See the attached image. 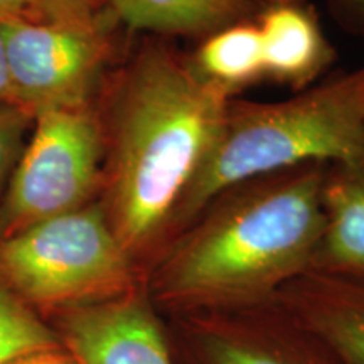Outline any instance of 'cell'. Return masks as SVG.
<instances>
[{
  "mask_svg": "<svg viewBox=\"0 0 364 364\" xmlns=\"http://www.w3.org/2000/svg\"><path fill=\"white\" fill-rule=\"evenodd\" d=\"M230 98L204 83L177 41L145 36L97 95L103 127L98 201L147 273L169 245L182 199L221 130Z\"/></svg>",
  "mask_w": 364,
  "mask_h": 364,
  "instance_id": "cell-1",
  "label": "cell"
},
{
  "mask_svg": "<svg viewBox=\"0 0 364 364\" xmlns=\"http://www.w3.org/2000/svg\"><path fill=\"white\" fill-rule=\"evenodd\" d=\"M329 164L223 191L159 255L144 284L162 316L267 302L312 268Z\"/></svg>",
  "mask_w": 364,
  "mask_h": 364,
  "instance_id": "cell-2",
  "label": "cell"
},
{
  "mask_svg": "<svg viewBox=\"0 0 364 364\" xmlns=\"http://www.w3.org/2000/svg\"><path fill=\"white\" fill-rule=\"evenodd\" d=\"M316 162L364 164V65L282 102L230 100L216 142L177 209L171 241L223 191Z\"/></svg>",
  "mask_w": 364,
  "mask_h": 364,
  "instance_id": "cell-3",
  "label": "cell"
},
{
  "mask_svg": "<svg viewBox=\"0 0 364 364\" xmlns=\"http://www.w3.org/2000/svg\"><path fill=\"white\" fill-rule=\"evenodd\" d=\"M0 280L49 316L122 297L144 282L98 199L0 238Z\"/></svg>",
  "mask_w": 364,
  "mask_h": 364,
  "instance_id": "cell-4",
  "label": "cell"
},
{
  "mask_svg": "<svg viewBox=\"0 0 364 364\" xmlns=\"http://www.w3.org/2000/svg\"><path fill=\"white\" fill-rule=\"evenodd\" d=\"M103 127L93 102L34 117L0 206V238L97 201L103 181Z\"/></svg>",
  "mask_w": 364,
  "mask_h": 364,
  "instance_id": "cell-5",
  "label": "cell"
},
{
  "mask_svg": "<svg viewBox=\"0 0 364 364\" xmlns=\"http://www.w3.org/2000/svg\"><path fill=\"white\" fill-rule=\"evenodd\" d=\"M107 14L93 22L4 19L12 102L29 117L93 102L115 56Z\"/></svg>",
  "mask_w": 364,
  "mask_h": 364,
  "instance_id": "cell-6",
  "label": "cell"
},
{
  "mask_svg": "<svg viewBox=\"0 0 364 364\" xmlns=\"http://www.w3.org/2000/svg\"><path fill=\"white\" fill-rule=\"evenodd\" d=\"M162 317L174 364H351L275 297Z\"/></svg>",
  "mask_w": 364,
  "mask_h": 364,
  "instance_id": "cell-7",
  "label": "cell"
},
{
  "mask_svg": "<svg viewBox=\"0 0 364 364\" xmlns=\"http://www.w3.org/2000/svg\"><path fill=\"white\" fill-rule=\"evenodd\" d=\"M49 317L76 364H174L164 317L144 282L122 297Z\"/></svg>",
  "mask_w": 364,
  "mask_h": 364,
  "instance_id": "cell-8",
  "label": "cell"
},
{
  "mask_svg": "<svg viewBox=\"0 0 364 364\" xmlns=\"http://www.w3.org/2000/svg\"><path fill=\"white\" fill-rule=\"evenodd\" d=\"M253 21L262 36L265 80L297 93L334 65L336 48L309 0H263Z\"/></svg>",
  "mask_w": 364,
  "mask_h": 364,
  "instance_id": "cell-9",
  "label": "cell"
},
{
  "mask_svg": "<svg viewBox=\"0 0 364 364\" xmlns=\"http://www.w3.org/2000/svg\"><path fill=\"white\" fill-rule=\"evenodd\" d=\"M275 299L349 363L364 364V282L311 270L282 287Z\"/></svg>",
  "mask_w": 364,
  "mask_h": 364,
  "instance_id": "cell-10",
  "label": "cell"
},
{
  "mask_svg": "<svg viewBox=\"0 0 364 364\" xmlns=\"http://www.w3.org/2000/svg\"><path fill=\"white\" fill-rule=\"evenodd\" d=\"M311 270L364 282V164L327 166Z\"/></svg>",
  "mask_w": 364,
  "mask_h": 364,
  "instance_id": "cell-11",
  "label": "cell"
},
{
  "mask_svg": "<svg viewBox=\"0 0 364 364\" xmlns=\"http://www.w3.org/2000/svg\"><path fill=\"white\" fill-rule=\"evenodd\" d=\"M263 0H103V11L132 33L166 39L206 38L253 19Z\"/></svg>",
  "mask_w": 364,
  "mask_h": 364,
  "instance_id": "cell-12",
  "label": "cell"
},
{
  "mask_svg": "<svg viewBox=\"0 0 364 364\" xmlns=\"http://www.w3.org/2000/svg\"><path fill=\"white\" fill-rule=\"evenodd\" d=\"M188 56L196 75L230 100L265 80L262 36L253 19L235 22L196 41Z\"/></svg>",
  "mask_w": 364,
  "mask_h": 364,
  "instance_id": "cell-13",
  "label": "cell"
},
{
  "mask_svg": "<svg viewBox=\"0 0 364 364\" xmlns=\"http://www.w3.org/2000/svg\"><path fill=\"white\" fill-rule=\"evenodd\" d=\"M61 348L53 326L0 280V364Z\"/></svg>",
  "mask_w": 364,
  "mask_h": 364,
  "instance_id": "cell-14",
  "label": "cell"
},
{
  "mask_svg": "<svg viewBox=\"0 0 364 364\" xmlns=\"http://www.w3.org/2000/svg\"><path fill=\"white\" fill-rule=\"evenodd\" d=\"M29 120L34 118L21 108L0 105V191L6 186L11 169L19 159L22 135Z\"/></svg>",
  "mask_w": 364,
  "mask_h": 364,
  "instance_id": "cell-15",
  "label": "cell"
},
{
  "mask_svg": "<svg viewBox=\"0 0 364 364\" xmlns=\"http://www.w3.org/2000/svg\"><path fill=\"white\" fill-rule=\"evenodd\" d=\"M51 21L93 22L103 16V0H43Z\"/></svg>",
  "mask_w": 364,
  "mask_h": 364,
  "instance_id": "cell-16",
  "label": "cell"
},
{
  "mask_svg": "<svg viewBox=\"0 0 364 364\" xmlns=\"http://www.w3.org/2000/svg\"><path fill=\"white\" fill-rule=\"evenodd\" d=\"M326 4L336 24L364 43V0H326Z\"/></svg>",
  "mask_w": 364,
  "mask_h": 364,
  "instance_id": "cell-17",
  "label": "cell"
},
{
  "mask_svg": "<svg viewBox=\"0 0 364 364\" xmlns=\"http://www.w3.org/2000/svg\"><path fill=\"white\" fill-rule=\"evenodd\" d=\"M0 19L51 21L43 0H0Z\"/></svg>",
  "mask_w": 364,
  "mask_h": 364,
  "instance_id": "cell-18",
  "label": "cell"
},
{
  "mask_svg": "<svg viewBox=\"0 0 364 364\" xmlns=\"http://www.w3.org/2000/svg\"><path fill=\"white\" fill-rule=\"evenodd\" d=\"M0 105H14L11 81L7 70L6 36H4V19H0ZM16 107V105H14Z\"/></svg>",
  "mask_w": 364,
  "mask_h": 364,
  "instance_id": "cell-19",
  "label": "cell"
},
{
  "mask_svg": "<svg viewBox=\"0 0 364 364\" xmlns=\"http://www.w3.org/2000/svg\"><path fill=\"white\" fill-rule=\"evenodd\" d=\"M363 44H364V43H363Z\"/></svg>",
  "mask_w": 364,
  "mask_h": 364,
  "instance_id": "cell-20",
  "label": "cell"
}]
</instances>
